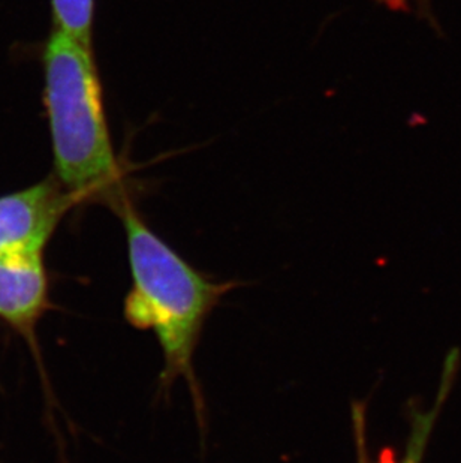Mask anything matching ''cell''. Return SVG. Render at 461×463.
Listing matches in <instances>:
<instances>
[{
	"label": "cell",
	"instance_id": "ba28073f",
	"mask_svg": "<svg viewBox=\"0 0 461 463\" xmlns=\"http://www.w3.org/2000/svg\"><path fill=\"white\" fill-rule=\"evenodd\" d=\"M385 2L392 6H405L406 5V0H385Z\"/></svg>",
	"mask_w": 461,
	"mask_h": 463
},
{
	"label": "cell",
	"instance_id": "6da1fadb",
	"mask_svg": "<svg viewBox=\"0 0 461 463\" xmlns=\"http://www.w3.org/2000/svg\"><path fill=\"white\" fill-rule=\"evenodd\" d=\"M131 266V293L125 300V318L138 330H152L164 354L162 390L184 378L201 407L193 354L210 312L234 288L232 282H214L180 257L139 218L131 204L120 203Z\"/></svg>",
	"mask_w": 461,
	"mask_h": 463
},
{
	"label": "cell",
	"instance_id": "52a82bcc",
	"mask_svg": "<svg viewBox=\"0 0 461 463\" xmlns=\"http://www.w3.org/2000/svg\"><path fill=\"white\" fill-rule=\"evenodd\" d=\"M353 426L355 444H357L358 463H373L370 459L369 449H367L366 407H364V403H353Z\"/></svg>",
	"mask_w": 461,
	"mask_h": 463
},
{
	"label": "cell",
	"instance_id": "277c9868",
	"mask_svg": "<svg viewBox=\"0 0 461 463\" xmlns=\"http://www.w3.org/2000/svg\"><path fill=\"white\" fill-rule=\"evenodd\" d=\"M47 278L41 250L0 254V317L18 327H31L44 309Z\"/></svg>",
	"mask_w": 461,
	"mask_h": 463
},
{
	"label": "cell",
	"instance_id": "5b68a950",
	"mask_svg": "<svg viewBox=\"0 0 461 463\" xmlns=\"http://www.w3.org/2000/svg\"><path fill=\"white\" fill-rule=\"evenodd\" d=\"M458 369V351L454 350L447 357L445 362L444 376L440 381L439 393L436 398L435 407L430 411H415L410 420V433L406 444L405 456L401 458L400 463H421L427 444L430 439L431 430L435 428L436 420L440 410L444 407L445 401L448 398L454 378Z\"/></svg>",
	"mask_w": 461,
	"mask_h": 463
},
{
	"label": "cell",
	"instance_id": "8992f818",
	"mask_svg": "<svg viewBox=\"0 0 461 463\" xmlns=\"http://www.w3.org/2000/svg\"><path fill=\"white\" fill-rule=\"evenodd\" d=\"M59 31L74 36L81 44H92L93 0H52Z\"/></svg>",
	"mask_w": 461,
	"mask_h": 463
},
{
	"label": "cell",
	"instance_id": "3957f363",
	"mask_svg": "<svg viewBox=\"0 0 461 463\" xmlns=\"http://www.w3.org/2000/svg\"><path fill=\"white\" fill-rule=\"evenodd\" d=\"M81 198L72 191L63 193L54 180L0 198V254L42 250L66 210Z\"/></svg>",
	"mask_w": 461,
	"mask_h": 463
},
{
	"label": "cell",
	"instance_id": "7a4b0ae2",
	"mask_svg": "<svg viewBox=\"0 0 461 463\" xmlns=\"http://www.w3.org/2000/svg\"><path fill=\"white\" fill-rule=\"evenodd\" d=\"M45 99L57 175L81 197L118 177L92 52L57 29L45 50Z\"/></svg>",
	"mask_w": 461,
	"mask_h": 463
}]
</instances>
